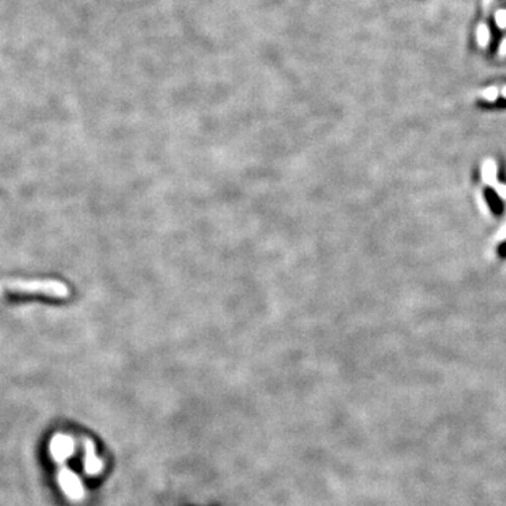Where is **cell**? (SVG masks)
I'll list each match as a JSON object with an SVG mask.
<instances>
[{
  "instance_id": "1",
  "label": "cell",
  "mask_w": 506,
  "mask_h": 506,
  "mask_svg": "<svg viewBox=\"0 0 506 506\" xmlns=\"http://www.w3.org/2000/svg\"><path fill=\"white\" fill-rule=\"evenodd\" d=\"M477 44L482 51L495 50L498 56H506V0H485L484 18L475 31Z\"/></svg>"
},
{
  "instance_id": "2",
  "label": "cell",
  "mask_w": 506,
  "mask_h": 506,
  "mask_svg": "<svg viewBox=\"0 0 506 506\" xmlns=\"http://www.w3.org/2000/svg\"><path fill=\"white\" fill-rule=\"evenodd\" d=\"M6 294L10 297L43 296L52 300H66L70 296V290L66 284L58 280H35L10 283L6 286Z\"/></svg>"
}]
</instances>
